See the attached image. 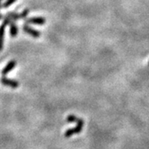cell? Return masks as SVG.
<instances>
[{
	"label": "cell",
	"instance_id": "obj_3",
	"mask_svg": "<svg viewBox=\"0 0 149 149\" xmlns=\"http://www.w3.org/2000/svg\"><path fill=\"white\" fill-rule=\"evenodd\" d=\"M0 83L3 85H4V86L10 87V88H13V89H16L19 86V82L17 80L7 78L6 76H2L0 78Z\"/></svg>",
	"mask_w": 149,
	"mask_h": 149
},
{
	"label": "cell",
	"instance_id": "obj_13",
	"mask_svg": "<svg viewBox=\"0 0 149 149\" xmlns=\"http://www.w3.org/2000/svg\"><path fill=\"white\" fill-rule=\"evenodd\" d=\"M148 65H149V61H148Z\"/></svg>",
	"mask_w": 149,
	"mask_h": 149
},
{
	"label": "cell",
	"instance_id": "obj_7",
	"mask_svg": "<svg viewBox=\"0 0 149 149\" xmlns=\"http://www.w3.org/2000/svg\"><path fill=\"white\" fill-rule=\"evenodd\" d=\"M8 26H9V34H10L11 37H17V35H18V26H17V24L16 23V22H13L12 21L8 24Z\"/></svg>",
	"mask_w": 149,
	"mask_h": 149
},
{
	"label": "cell",
	"instance_id": "obj_8",
	"mask_svg": "<svg viewBox=\"0 0 149 149\" xmlns=\"http://www.w3.org/2000/svg\"><path fill=\"white\" fill-rule=\"evenodd\" d=\"M5 16L8 17L12 21L16 22L21 19L20 18V13H17V12H8V13H6Z\"/></svg>",
	"mask_w": 149,
	"mask_h": 149
},
{
	"label": "cell",
	"instance_id": "obj_2",
	"mask_svg": "<svg viewBox=\"0 0 149 149\" xmlns=\"http://www.w3.org/2000/svg\"><path fill=\"white\" fill-rule=\"evenodd\" d=\"M22 30L27 35L31 36L32 37H34V38H38V37H41V35H42V32H40L39 30H37V29H35L33 27H30V25L26 24V23H24L22 25Z\"/></svg>",
	"mask_w": 149,
	"mask_h": 149
},
{
	"label": "cell",
	"instance_id": "obj_5",
	"mask_svg": "<svg viewBox=\"0 0 149 149\" xmlns=\"http://www.w3.org/2000/svg\"><path fill=\"white\" fill-rule=\"evenodd\" d=\"M17 64V62L15 60H11L10 61H8L5 66H4V67L2 69V70H1V74H2V76H6V74H8L9 72H11L16 67Z\"/></svg>",
	"mask_w": 149,
	"mask_h": 149
},
{
	"label": "cell",
	"instance_id": "obj_12",
	"mask_svg": "<svg viewBox=\"0 0 149 149\" xmlns=\"http://www.w3.org/2000/svg\"><path fill=\"white\" fill-rule=\"evenodd\" d=\"M2 1H3V0H0V9L2 8V3H2Z\"/></svg>",
	"mask_w": 149,
	"mask_h": 149
},
{
	"label": "cell",
	"instance_id": "obj_1",
	"mask_svg": "<svg viewBox=\"0 0 149 149\" xmlns=\"http://www.w3.org/2000/svg\"><path fill=\"white\" fill-rule=\"evenodd\" d=\"M84 121L83 119H81L79 118L78 121L76 122V126L73 128H70V129H67L65 133V138H70L71 137L72 135L74 134H78L81 132V130L83 129V127H84Z\"/></svg>",
	"mask_w": 149,
	"mask_h": 149
},
{
	"label": "cell",
	"instance_id": "obj_6",
	"mask_svg": "<svg viewBox=\"0 0 149 149\" xmlns=\"http://www.w3.org/2000/svg\"><path fill=\"white\" fill-rule=\"evenodd\" d=\"M7 25L2 22L0 25V52H2L4 47V38H5V31Z\"/></svg>",
	"mask_w": 149,
	"mask_h": 149
},
{
	"label": "cell",
	"instance_id": "obj_11",
	"mask_svg": "<svg viewBox=\"0 0 149 149\" xmlns=\"http://www.w3.org/2000/svg\"><path fill=\"white\" fill-rule=\"evenodd\" d=\"M3 14L0 13V21H1L2 19H3Z\"/></svg>",
	"mask_w": 149,
	"mask_h": 149
},
{
	"label": "cell",
	"instance_id": "obj_9",
	"mask_svg": "<svg viewBox=\"0 0 149 149\" xmlns=\"http://www.w3.org/2000/svg\"><path fill=\"white\" fill-rule=\"evenodd\" d=\"M17 0H5L3 3H2V8H9L12 4H13Z\"/></svg>",
	"mask_w": 149,
	"mask_h": 149
},
{
	"label": "cell",
	"instance_id": "obj_4",
	"mask_svg": "<svg viewBox=\"0 0 149 149\" xmlns=\"http://www.w3.org/2000/svg\"><path fill=\"white\" fill-rule=\"evenodd\" d=\"M24 21L25 23L28 25H44L46 23V18L42 17H31L26 18Z\"/></svg>",
	"mask_w": 149,
	"mask_h": 149
},
{
	"label": "cell",
	"instance_id": "obj_10",
	"mask_svg": "<svg viewBox=\"0 0 149 149\" xmlns=\"http://www.w3.org/2000/svg\"><path fill=\"white\" fill-rule=\"evenodd\" d=\"M29 13H30V10H29V8H24V9L20 13V18H21V19H23V20H25L26 18H27V16H28V14H29Z\"/></svg>",
	"mask_w": 149,
	"mask_h": 149
}]
</instances>
